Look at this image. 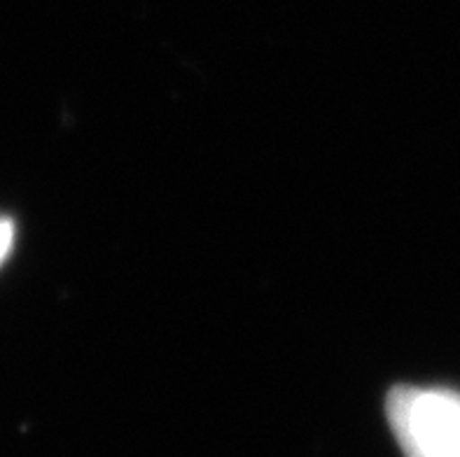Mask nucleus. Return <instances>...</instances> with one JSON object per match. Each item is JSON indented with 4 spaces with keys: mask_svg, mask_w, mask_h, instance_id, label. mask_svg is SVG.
Masks as SVG:
<instances>
[{
    "mask_svg": "<svg viewBox=\"0 0 460 457\" xmlns=\"http://www.w3.org/2000/svg\"><path fill=\"white\" fill-rule=\"evenodd\" d=\"M385 416L404 457H460V392L397 385Z\"/></svg>",
    "mask_w": 460,
    "mask_h": 457,
    "instance_id": "1",
    "label": "nucleus"
},
{
    "mask_svg": "<svg viewBox=\"0 0 460 457\" xmlns=\"http://www.w3.org/2000/svg\"><path fill=\"white\" fill-rule=\"evenodd\" d=\"M12 243H14V224L5 217H0V264L10 255Z\"/></svg>",
    "mask_w": 460,
    "mask_h": 457,
    "instance_id": "2",
    "label": "nucleus"
}]
</instances>
